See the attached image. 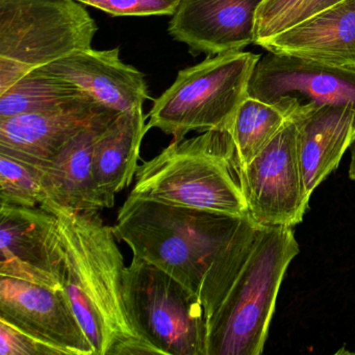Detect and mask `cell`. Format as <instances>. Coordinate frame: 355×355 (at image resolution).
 <instances>
[{"mask_svg":"<svg viewBox=\"0 0 355 355\" xmlns=\"http://www.w3.org/2000/svg\"><path fill=\"white\" fill-rule=\"evenodd\" d=\"M58 219L66 261L64 290L95 355L159 354L135 330L123 297V255L99 211L82 213L45 201Z\"/></svg>","mask_w":355,"mask_h":355,"instance_id":"obj_2","label":"cell"},{"mask_svg":"<svg viewBox=\"0 0 355 355\" xmlns=\"http://www.w3.org/2000/svg\"><path fill=\"white\" fill-rule=\"evenodd\" d=\"M144 105L119 113L103 130L93 151V171L105 209L136 178L141 145L147 130Z\"/></svg>","mask_w":355,"mask_h":355,"instance_id":"obj_18","label":"cell"},{"mask_svg":"<svg viewBox=\"0 0 355 355\" xmlns=\"http://www.w3.org/2000/svg\"><path fill=\"white\" fill-rule=\"evenodd\" d=\"M243 219L128 195L113 230L134 257L199 295L205 273Z\"/></svg>","mask_w":355,"mask_h":355,"instance_id":"obj_3","label":"cell"},{"mask_svg":"<svg viewBox=\"0 0 355 355\" xmlns=\"http://www.w3.org/2000/svg\"><path fill=\"white\" fill-rule=\"evenodd\" d=\"M35 71L70 83L91 98L123 113L149 98L144 74L120 59V49L78 51Z\"/></svg>","mask_w":355,"mask_h":355,"instance_id":"obj_14","label":"cell"},{"mask_svg":"<svg viewBox=\"0 0 355 355\" xmlns=\"http://www.w3.org/2000/svg\"><path fill=\"white\" fill-rule=\"evenodd\" d=\"M351 159L349 166V178L355 182V138L350 146Z\"/></svg>","mask_w":355,"mask_h":355,"instance_id":"obj_26","label":"cell"},{"mask_svg":"<svg viewBox=\"0 0 355 355\" xmlns=\"http://www.w3.org/2000/svg\"><path fill=\"white\" fill-rule=\"evenodd\" d=\"M128 317L139 336L162 355H207L199 295L153 263L132 257L123 276Z\"/></svg>","mask_w":355,"mask_h":355,"instance_id":"obj_6","label":"cell"},{"mask_svg":"<svg viewBox=\"0 0 355 355\" xmlns=\"http://www.w3.org/2000/svg\"><path fill=\"white\" fill-rule=\"evenodd\" d=\"M0 275L64 290L65 252L55 214L0 205Z\"/></svg>","mask_w":355,"mask_h":355,"instance_id":"obj_10","label":"cell"},{"mask_svg":"<svg viewBox=\"0 0 355 355\" xmlns=\"http://www.w3.org/2000/svg\"><path fill=\"white\" fill-rule=\"evenodd\" d=\"M248 96L273 105L288 120L327 105L355 111V69L268 53L255 66Z\"/></svg>","mask_w":355,"mask_h":355,"instance_id":"obj_8","label":"cell"},{"mask_svg":"<svg viewBox=\"0 0 355 355\" xmlns=\"http://www.w3.org/2000/svg\"><path fill=\"white\" fill-rule=\"evenodd\" d=\"M298 253L292 227L242 220L199 291L207 355L263 353L280 286Z\"/></svg>","mask_w":355,"mask_h":355,"instance_id":"obj_1","label":"cell"},{"mask_svg":"<svg viewBox=\"0 0 355 355\" xmlns=\"http://www.w3.org/2000/svg\"><path fill=\"white\" fill-rule=\"evenodd\" d=\"M118 114L114 110L105 112L76 135L51 163L36 168L46 201L82 213H101L105 209L95 182L93 151L99 135Z\"/></svg>","mask_w":355,"mask_h":355,"instance_id":"obj_16","label":"cell"},{"mask_svg":"<svg viewBox=\"0 0 355 355\" xmlns=\"http://www.w3.org/2000/svg\"><path fill=\"white\" fill-rule=\"evenodd\" d=\"M261 47L269 53L355 69V0H340Z\"/></svg>","mask_w":355,"mask_h":355,"instance_id":"obj_15","label":"cell"},{"mask_svg":"<svg viewBox=\"0 0 355 355\" xmlns=\"http://www.w3.org/2000/svg\"><path fill=\"white\" fill-rule=\"evenodd\" d=\"M0 320L64 355H95L65 290L0 275Z\"/></svg>","mask_w":355,"mask_h":355,"instance_id":"obj_11","label":"cell"},{"mask_svg":"<svg viewBox=\"0 0 355 355\" xmlns=\"http://www.w3.org/2000/svg\"><path fill=\"white\" fill-rule=\"evenodd\" d=\"M261 55L232 51L209 55L178 72L175 82L153 103L147 130L157 128L173 140L191 132H230Z\"/></svg>","mask_w":355,"mask_h":355,"instance_id":"obj_5","label":"cell"},{"mask_svg":"<svg viewBox=\"0 0 355 355\" xmlns=\"http://www.w3.org/2000/svg\"><path fill=\"white\" fill-rule=\"evenodd\" d=\"M236 173L255 223L293 227L302 222L311 197L303 184L292 120Z\"/></svg>","mask_w":355,"mask_h":355,"instance_id":"obj_9","label":"cell"},{"mask_svg":"<svg viewBox=\"0 0 355 355\" xmlns=\"http://www.w3.org/2000/svg\"><path fill=\"white\" fill-rule=\"evenodd\" d=\"M109 110L86 96L53 111L0 119V153L35 168L46 166Z\"/></svg>","mask_w":355,"mask_h":355,"instance_id":"obj_13","label":"cell"},{"mask_svg":"<svg viewBox=\"0 0 355 355\" xmlns=\"http://www.w3.org/2000/svg\"><path fill=\"white\" fill-rule=\"evenodd\" d=\"M86 96L70 83L34 70L0 95V119L53 111Z\"/></svg>","mask_w":355,"mask_h":355,"instance_id":"obj_19","label":"cell"},{"mask_svg":"<svg viewBox=\"0 0 355 355\" xmlns=\"http://www.w3.org/2000/svg\"><path fill=\"white\" fill-rule=\"evenodd\" d=\"M338 1H340V0H305L303 5L297 10L296 13L293 16L288 28L295 26L298 22L302 21V20L306 19L309 16L322 11L325 8L338 3Z\"/></svg>","mask_w":355,"mask_h":355,"instance_id":"obj_25","label":"cell"},{"mask_svg":"<svg viewBox=\"0 0 355 355\" xmlns=\"http://www.w3.org/2000/svg\"><path fill=\"white\" fill-rule=\"evenodd\" d=\"M288 121L273 105L247 96L228 132L234 144L236 171L248 164Z\"/></svg>","mask_w":355,"mask_h":355,"instance_id":"obj_20","label":"cell"},{"mask_svg":"<svg viewBox=\"0 0 355 355\" xmlns=\"http://www.w3.org/2000/svg\"><path fill=\"white\" fill-rule=\"evenodd\" d=\"M303 184L309 197L338 167L355 138V111L327 105L293 118Z\"/></svg>","mask_w":355,"mask_h":355,"instance_id":"obj_17","label":"cell"},{"mask_svg":"<svg viewBox=\"0 0 355 355\" xmlns=\"http://www.w3.org/2000/svg\"><path fill=\"white\" fill-rule=\"evenodd\" d=\"M0 355H64V353L0 320Z\"/></svg>","mask_w":355,"mask_h":355,"instance_id":"obj_24","label":"cell"},{"mask_svg":"<svg viewBox=\"0 0 355 355\" xmlns=\"http://www.w3.org/2000/svg\"><path fill=\"white\" fill-rule=\"evenodd\" d=\"M130 195L232 217L249 216L230 132L173 140L137 170Z\"/></svg>","mask_w":355,"mask_h":355,"instance_id":"obj_4","label":"cell"},{"mask_svg":"<svg viewBox=\"0 0 355 355\" xmlns=\"http://www.w3.org/2000/svg\"><path fill=\"white\" fill-rule=\"evenodd\" d=\"M76 0H0V58L31 71L92 49L96 21Z\"/></svg>","mask_w":355,"mask_h":355,"instance_id":"obj_7","label":"cell"},{"mask_svg":"<svg viewBox=\"0 0 355 355\" xmlns=\"http://www.w3.org/2000/svg\"><path fill=\"white\" fill-rule=\"evenodd\" d=\"M112 16L173 15L182 0H76Z\"/></svg>","mask_w":355,"mask_h":355,"instance_id":"obj_23","label":"cell"},{"mask_svg":"<svg viewBox=\"0 0 355 355\" xmlns=\"http://www.w3.org/2000/svg\"><path fill=\"white\" fill-rule=\"evenodd\" d=\"M46 200L38 170L0 153V205L36 207Z\"/></svg>","mask_w":355,"mask_h":355,"instance_id":"obj_21","label":"cell"},{"mask_svg":"<svg viewBox=\"0 0 355 355\" xmlns=\"http://www.w3.org/2000/svg\"><path fill=\"white\" fill-rule=\"evenodd\" d=\"M263 0H182L168 32L193 55H216L254 44L257 10Z\"/></svg>","mask_w":355,"mask_h":355,"instance_id":"obj_12","label":"cell"},{"mask_svg":"<svg viewBox=\"0 0 355 355\" xmlns=\"http://www.w3.org/2000/svg\"><path fill=\"white\" fill-rule=\"evenodd\" d=\"M305 0H263L257 10L255 20L254 44L263 42L288 28L297 10Z\"/></svg>","mask_w":355,"mask_h":355,"instance_id":"obj_22","label":"cell"}]
</instances>
